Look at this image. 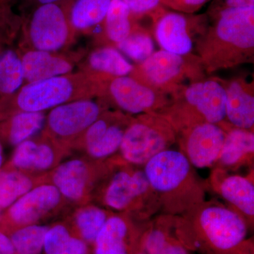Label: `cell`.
<instances>
[{
  "label": "cell",
  "instance_id": "obj_21",
  "mask_svg": "<svg viewBox=\"0 0 254 254\" xmlns=\"http://www.w3.org/2000/svg\"><path fill=\"white\" fill-rule=\"evenodd\" d=\"M220 80L226 95L225 122L236 128L254 131L253 80L250 81L243 77Z\"/></svg>",
  "mask_w": 254,
  "mask_h": 254
},
{
  "label": "cell",
  "instance_id": "obj_36",
  "mask_svg": "<svg viewBox=\"0 0 254 254\" xmlns=\"http://www.w3.org/2000/svg\"><path fill=\"white\" fill-rule=\"evenodd\" d=\"M169 9L187 14H195L211 0H160Z\"/></svg>",
  "mask_w": 254,
  "mask_h": 254
},
{
  "label": "cell",
  "instance_id": "obj_15",
  "mask_svg": "<svg viewBox=\"0 0 254 254\" xmlns=\"http://www.w3.org/2000/svg\"><path fill=\"white\" fill-rule=\"evenodd\" d=\"M68 206L54 185L41 183L31 189L8 208L6 218L10 231L26 225L41 224L43 220L60 215Z\"/></svg>",
  "mask_w": 254,
  "mask_h": 254
},
{
  "label": "cell",
  "instance_id": "obj_18",
  "mask_svg": "<svg viewBox=\"0 0 254 254\" xmlns=\"http://www.w3.org/2000/svg\"><path fill=\"white\" fill-rule=\"evenodd\" d=\"M71 154V150L41 133L15 147L9 168L40 177Z\"/></svg>",
  "mask_w": 254,
  "mask_h": 254
},
{
  "label": "cell",
  "instance_id": "obj_11",
  "mask_svg": "<svg viewBox=\"0 0 254 254\" xmlns=\"http://www.w3.org/2000/svg\"><path fill=\"white\" fill-rule=\"evenodd\" d=\"M152 33L162 50L177 55L194 53L209 24L204 14H187L163 6L150 17Z\"/></svg>",
  "mask_w": 254,
  "mask_h": 254
},
{
  "label": "cell",
  "instance_id": "obj_26",
  "mask_svg": "<svg viewBox=\"0 0 254 254\" xmlns=\"http://www.w3.org/2000/svg\"><path fill=\"white\" fill-rule=\"evenodd\" d=\"M114 213L115 212L90 202L74 207V210L68 218L75 235L92 248L97 235Z\"/></svg>",
  "mask_w": 254,
  "mask_h": 254
},
{
  "label": "cell",
  "instance_id": "obj_19",
  "mask_svg": "<svg viewBox=\"0 0 254 254\" xmlns=\"http://www.w3.org/2000/svg\"><path fill=\"white\" fill-rule=\"evenodd\" d=\"M209 187L245 218L250 228L254 222V170L247 176L213 168Z\"/></svg>",
  "mask_w": 254,
  "mask_h": 254
},
{
  "label": "cell",
  "instance_id": "obj_31",
  "mask_svg": "<svg viewBox=\"0 0 254 254\" xmlns=\"http://www.w3.org/2000/svg\"><path fill=\"white\" fill-rule=\"evenodd\" d=\"M23 84L21 55L12 48L0 58V98L14 93Z\"/></svg>",
  "mask_w": 254,
  "mask_h": 254
},
{
  "label": "cell",
  "instance_id": "obj_4",
  "mask_svg": "<svg viewBox=\"0 0 254 254\" xmlns=\"http://www.w3.org/2000/svg\"><path fill=\"white\" fill-rule=\"evenodd\" d=\"M91 202L115 213L128 214L140 222L150 221L160 211L158 195L143 167L127 163L118 154L108 159Z\"/></svg>",
  "mask_w": 254,
  "mask_h": 254
},
{
  "label": "cell",
  "instance_id": "obj_30",
  "mask_svg": "<svg viewBox=\"0 0 254 254\" xmlns=\"http://www.w3.org/2000/svg\"><path fill=\"white\" fill-rule=\"evenodd\" d=\"M152 29L138 21L126 39L115 46L135 64H141L154 53L155 42Z\"/></svg>",
  "mask_w": 254,
  "mask_h": 254
},
{
  "label": "cell",
  "instance_id": "obj_43",
  "mask_svg": "<svg viewBox=\"0 0 254 254\" xmlns=\"http://www.w3.org/2000/svg\"><path fill=\"white\" fill-rule=\"evenodd\" d=\"M3 163V150L2 145H1V141H0V168Z\"/></svg>",
  "mask_w": 254,
  "mask_h": 254
},
{
  "label": "cell",
  "instance_id": "obj_45",
  "mask_svg": "<svg viewBox=\"0 0 254 254\" xmlns=\"http://www.w3.org/2000/svg\"><path fill=\"white\" fill-rule=\"evenodd\" d=\"M0 210H1V208H0ZM0 218H1V214H0Z\"/></svg>",
  "mask_w": 254,
  "mask_h": 254
},
{
  "label": "cell",
  "instance_id": "obj_1",
  "mask_svg": "<svg viewBox=\"0 0 254 254\" xmlns=\"http://www.w3.org/2000/svg\"><path fill=\"white\" fill-rule=\"evenodd\" d=\"M250 227L228 205L203 200L175 216V235L189 252L235 254L247 240Z\"/></svg>",
  "mask_w": 254,
  "mask_h": 254
},
{
  "label": "cell",
  "instance_id": "obj_25",
  "mask_svg": "<svg viewBox=\"0 0 254 254\" xmlns=\"http://www.w3.org/2000/svg\"><path fill=\"white\" fill-rule=\"evenodd\" d=\"M122 0H113L97 34L98 46L115 47L126 39L138 22Z\"/></svg>",
  "mask_w": 254,
  "mask_h": 254
},
{
  "label": "cell",
  "instance_id": "obj_20",
  "mask_svg": "<svg viewBox=\"0 0 254 254\" xmlns=\"http://www.w3.org/2000/svg\"><path fill=\"white\" fill-rule=\"evenodd\" d=\"M19 53L26 84L72 73L88 53L82 49L74 52L26 50Z\"/></svg>",
  "mask_w": 254,
  "mask_h": 254
},
{
  "label": "cell",
  "instance_id": "obj_39",
  "mask_svg": "<svg viewBox=\"0 0 254 254\" xmlns=\"http://www.w3.org/2000/svg\"><path fill=\"white\" fill-rule=\"evenodd\" d=\"M59 1L61 0H19L18 8H19L20 14L23 16H26L38 6Z\"/></svg>",
  "mask_w": 254,
  "mask_h": 254
},
{
  "label": "cell",
  "instance_id": "obj_7",
  "mask_svg": "<svg viewBox=\"0 0 254 254\" xmlns=\"http://www.w3.org/2000/svg\"><path fill=\"white\" fill-rule=\"evenodd\" d=\"M75 0H61L42 5L23 16L16 49L40 51H66L76 40L71 22Z\"/></svg>",
  "mask_w": 254,
  "mask_h": 254
},
{
  "label": "cell",
  "instance_id": "obj_14",
  "mask_svg": "<svg viewBox=\"0 0 254 254\" xmlns=\"http://www.w3.org/2000/svg\"><path fill=\"white\" fill-rule=\"evenodd\" d=\"M99 99L110 109L133 115L160 113L170 103V96L142 84L130 76L114 78L108 83L104 97Z\"/></svg>",
  "mask_w": 254,
  "mask_h": 254
},
{
  "label": "cell",
  "instance_id": "obj_17",
  "mask_svg": "<svg viewBox=\"0 0 254 254\" xmlns=\"http://www.w3.org/2000/svg\"><path fill=\"white\" fill-rule=\"evenodd\" d=\"M150 221L140 222L129 215L114 213L97 235L92 254H135Z\"/></svg>",
  "mask_w": 254,
  "mask_h": 254
},
{
  "label": "cell",
  "instance_id": "obj_35",
  "mask_svg": "<svg viewBox=\"0 0 254 254\" xmlns=\"http://www.w3.org/2000/svg\"><path fill=\"white\" fill-rule=\"evenodd\" d=\"M138 21L150 17L163 7L160 0H122Z\"/></svg>",
  "mask_w": 254,
  "mask_h": 254
},
{
  "label": "cell",
  "instance_id": "obj_38",
  "mask_svg": "<svg viewBox=\"0 0 254 254\" xmlns=\"http://www.w3.org/2000/svg\"><path fill=\"white\" fill-rule=\"evenodd\" d=\"M254 6V0H213L209 6L207 14L230 8L250 7Z\"/></svg>",
  "mask_w": 254,
  "mask_h": 254
},
{
  "label": "cell",
  "instance_id": "obj_24",
  "mask_svg": "<svg viewBox=\"0 0 254 254\" xmlns=\"http://www.w3.org/2000/svg\"><path fill=\"white\" fill-rule=\"evenodd\" d=\"M78 66L79 71L112 78L129 76L134 67V64L129 63L116 48L108 46H98L87 53Z\"/></svg>",
  "mask_w": 254,
  "mask_h": 254
},
{
  "label": "cell",
  "instance_id": "obj_32",
  "mask_svg": "<svg viewBox=\"0 0 254 254\" xmlns=\"http://www.w3.org/2000/svg\"><path fill=\"white\" fill-rule=\"evenodd\" d=\"M49 225L35 224L11 230L9 236L15 254H41Z\"/></svg>",
  "mask_w": 254,
  "mask_h": 254
},
{
  "label": "cell",
  "instance_id": "obj_22",
  "mask_svg": "<svg viewBox=\"0 0 254 254\" xmlns=\"http://www.w3.org/2000/svg\"><path fill=\"white\" fill-rule=\"evenodd\" d=\"M220 126L226 131L225 141L213 168L235 173L254 164V133L252 130L236 128L226 122Z\"/></svg>",
  "mask_w": 254,
  "mask_h": 254
},
{
  "label": "cell",
  "instance_id": "obj_16",
  "mask_svg": "<svg viewBox=\"0 0 254 254\" xmlns=\"http://www.w3.org/2000/svg\"><path fill=\"white\" fill-rule=\"evenodd\" d=\"M175 133L180 151L193 168H213L226 135L220 125L209 123L192 124Z\"/></svg>",
  "mask_w": 254,
  "mask_h": 254
},
{
  "label": "cell",
  "instance_id": "obj_27",
  "mask_svg": "<svg viewBox=\"0 0 254 254\" xmlns=\"http://www.w3.org/2000/svg\"><path fill=\"white\" fill-rule=\"evenodd\" d=\"M46 118L45 113H20L0 122V141L17 146L41 132Z\"/></svg>",
  "mask_w": 254,
  "mask_h": 254
},
{
  "label": "cell",
  "instance_id": "obj_34",
  "mask_svg": "<svg viewBox=\"0 0 254 254\" xmlns=\"http://www.w3.org/2000/svg\"><path fill=\"white\" fill-rule=\"evenodd\" d=\"M74 235L69 218H66L63 221L55 222L51 226L48 227L45 235L43 253H56Z\"/></svg>",
  "mask_w": 254,
  "mask_h": 254
},
{
  "label": "cell",
  "instance_id": "obj_44",
  "mask_svg": "<svg viewBox=\"0 0 254 254\" xmlns=\"http://www.w3.org/2000/svg\"><path fill=\"white\" fill-rule=\"evenodd\" d=\"M146 254L145 252H143V250L139 251V252H137L136 254Z\"/></svg>",
  "mask_w": 254,
  "mask_h": 254
},
{
  "label": "cell",
  "instance_id": "obj_40",
  "mask_svg": "<svg viewBox=\"0 0 254 254\" xmlns=\"http://www.w3.org/2000/svg\"><path fill=\"white\" fill-rule=\"evenodd\" d=\"M0 254H15L9 235L0 231Z\"/></svg>",
  "mask_w": 254,
  "mask_h": 254
},
{
  "label": "cell",
  "instance_id": "obj_37",
  "mask_svg": "<svg viewBox=\"0 0 254 254\" xmlns=\"http://www.w3.org/2000/svg\"><path fill=\"white\" fill-rule=\"evenodd\" d=\"M54 254H92V249L84 241L74 235Z\"/></svg>",
  "mask_w": 254,
  "mask_h": 254
},
{
  "label": "cell",
  "instance_id": "obj_12",
  "mask_svg": "<svg viewBox=\"0 0 254 254\" xmlns=\"http://www.w3.org/2000/svg\"><path fill=\"white\" fill-rule=\"evenodd\" d=\"M110 109L99 98L68 102L50 110L41 133L71 150L73 142Z\"/></svg>",
  "mask_w": 254,
  "mask_h": 254
},
{
  "label": "cell",
  "instance_id": "obj_42",
  "mask_svg": "<svg viewBox=\"0 0 254 254\" xmlns=\"http://www.w3.org/2000/svg\"><path fill=\"white\" fill-rule=\"evenodd\" d=\"M19 0H0V5L8 4L11 6H14L15 4L18 3Z\"/></svg>",
  "mask_w": 254,
  "mask_h": 254
},
{
  "label": "cell",
  "instance_id": "obj_29",
  "mask_svg": "<svg viewBox=\"0 0 254 254\" xmlns=\"http://www.w3.org/2000/svg\"><path fill=\"white\" fill-rule=\"evenodd\" d=\"M41 176L8 168L0 171V208H8L31 189L43 183Z\"/></svg>",
  "mask_w": 254,
  "mask_h": 254
},
{
  "label": "cell",
  "instance_id": "obj_6",
  "mask_svg": "<svg viewBox=\"0 0 254 254\" xmlns=\"http://www.w3.org/2000/svg\"><path fill=\"white\" fill-rule=\"evenodd\" d=\"M170 103L160 113L176 132L192 124L225 122L226 95L220 78H206L182 87L170 95Z\"/></svg>",
  "mask_w": 254,
  "mask_h": 254
},
{
  "label": "cell",
  "instance_id": "obj_2",
  "mask_svg": "<svg viewBox=\"0 0 254 254\" xmlns=\"http://www.w3.org/2000/svg\"><path fill=\"white\" fill-rule=\"evenodd\" d=\"M207 15L208 28L195 50L205 73L254 63V6Z\"/></svg>",
  "mask_w": 254,
  "mask_h": 254
},
{
  "label": "cell",
  "instance_id": "obj_33",
  "mask_svg": "<svg viewBox=\"0 0 254 254\" xmlns=\"http://www.w3.org/2000/svg\"><path fill=\"white\" fill-rule=\"evenodd\" d=\"M23 22V16L12 6L0 5V58L18 41Z\"/></svg>",
  "mask_w": 254,
  "mask_h": 254
},
{
  "label": "cell",
  "instance_id": "obj_10",
  "mask_svg": "<svg viewBox=\"0 0 254 254\" xmlns=\"http://www.w3.org/2000/svg\"><path fill=\"white\" fill-rule=\"evenodd\" d=\"M108 166V160H95L84 155L68 157L49 173L43 183L54 185L71 206L91 202L92 195Z\"/></svg>",
  "mask_w": 254,
  "mask_h": 254
},
{
  "label": "cell",
  "instance_id": "obj_9",
  "mask_svg": "<svg viewBox=\"0 0 254 254\" xmlns=\"http://www.w3.org/2000/svg\"><path fill=\"white\" fill-rule=\"evenodd\" d=\"M175 143L176 133L165 117L158 113L141 114L133 117L125 131L118 155L127 163L143 167Z\"/></svg>",
  "mask_w": 254,
  "mask_h": 254
},
{
  "label": "cell",
  "instance_id": "obj_23",
  "mask_svg": "<svg viewBox=\"0 0 254 254\" xmlns=\"http://www.w3.org/2000/svg\"><path fill=\"white\" fill-rule=\"evenodd\" d=\"M175 215L160 214L151 219L142 239L146 254H190L175 232Z\"/></svg>",
  "mask_w": 254,
  "mask_h": 254
},
{
  "label": "cell",
  "instance_id": "obj_8",
  "mask_svg": "<svg viewBox=\"0 0 254 254\" xmlns=\"http://www.w3.org/2000/svg\"><path fill=\"white\" fill-rule=\"evenodd\" d=\"M142 84L168 95L182 87L207 78L199 57L195 53L177 55L161 50L134 64L129 75Z\"/></svg>",
  "mask_w": 254,
  "mask_h": 254
},
{
  "label": "cell",
  "instance_id": "obj_3",
  "mask_svg": "<svg viewBox=\"0 0 254 254\" xmlns=\"http://www.w3.org/2000/svg\"><path fill=\"white\" fill-rule=\"evenodd\" d=\"M112 79L79 71L26 83L0 98V122L20 113H45L68 102L103 98Z\"/></svg>",
  "mask_w": 254,
  "mask_h": 254
},
{
  "label": "cell",
  "instance_id": "obj_13",
  "mask_svg": "<svg viewBox=\"0 0 254 254\" xmlns=\"http://www.w3.org/2000/svg\"><path fill=\"white\" fill-rule=\"evenodd\" d=\"M133 119L120 110H106L73 142L71 151L95 160H108L118 154Z\"/></svg>",
  "mask_w": 254,
  "mask_h": 254
},
{
  "label": "cell",
  "instance_id": "obj_28",
  "mask_svg": "<svg viewBox=\"0 0 254 254\" xmlns=\"http://www.w3.org/2000/svg\"><path fill=\"white\" fill-rule=\"evenodd\" d=\"M113 0H75L71 22L76 33H88L104 21Z\"/></svg>",
  "mask_w": 254,
  "mask_h": 254
},
{
  "label": "cell",
  "instance_id": "obj_5",
  "mask_svg": "<svg viewBox=\"0 0 254 254\" xmlns=\"http://www.w3.org/2000/svg\"><path fill=\"white\" fill-rule=\"evenodd\" d=\"M143 170L158 195L161 214L177 216L205 200L206 187L180 150H164Z\"/></svg>",
  "mask_w": 254,
  "mask_h": 254
},
{
  "label": "cell",
  "instance_id": "obj_41",
  "mask_svg": "<svg viewBox=\"0 0 254 254\" xmlns=\"http://www.w3.org/2000/svg\"><path fill=\"white\" fill-rule=\"evenodd\" d=\"M235 254H254L253 239H247Z\"/></svg>",
  "mask_w": 254,
  "mask_h": 254
}]
</instances>
